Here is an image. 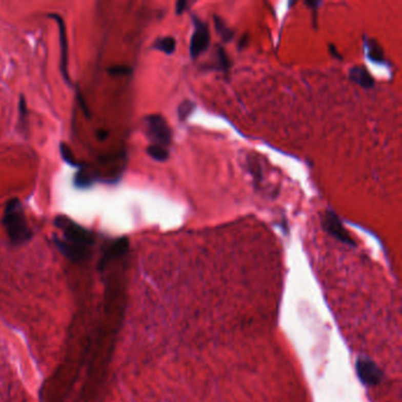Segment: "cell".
Returning <instances> with one entry per match:
<instances>
[{
  "label": "cell",
  "mask_w": 402,
  "mask_h": 402,
  "mask_svg": "<svg viewBox=\"0 0 402 402\" xmlns=\"http://www.w3.org/2000/svg\"><path fill=\"white\" fill-rule=\"evenodd\" d=\"M2 223L13 244L25 243L32 237V231L27 224L23 206L18 198H13L7 202Z\"/></svg>",
  "instance_id": "6da1fadb"
},
{
  "label": "cell",
  "mask_w": 402,
  "mask_h": 402,
  "mask_svg": "<svg viewBox=\"0 0 402 402\" xmlns=\"http://www.w3.org/2000/svg\"><path fill=\"white\" fill-rule=\"evenodd\" d=\"M56 226L63 230L65 241L77 244L82 247H90L93 243V235L88 229L83 228L79 224L73 222L65 216H59L56 218Z\"/></svg>",
  "instance_id": "7a4b0ae2"
},
{
  "label": "cell",
  "mask_w": 402,
  "mask_h": 402,
  "mask_svg": "<svg viewBox=\"0 0 402 402\" xmlns=\"http://www.w3.org/2000/svg\"><path fill=\"white\" fill-rule=\"evenodd\" d=\"M145 125L149 138L156 145L165 148L171 143V129L163 117L159 115L149 116L145 119Z\"/></svg>",
  "instance_id": "3957f363"
},
{
  "label": "cell",
  "mask_w": 402,
  "mask_h": 402,
  "mask_svg": "<svg viewBox=\"0 0 402 402\" xmlns=\"http://www.w3.org/2000/svg\"><path fill=\"white\" fill-rule=\"evenodd\" d=\"M322 226L325 228V230L335 237L338 241L349 246L355 247V241L352 238V236L349 235V232L344 228V224L338 218V216L335 214L334 211H327L325 214V217L322 220Z\"/></svg>",
  "instance_id": "277c9868"
},
{
  "label": "cell",
  "mask_w": 402,
  "mask_h": 402,
  "mask_svg": "<svg viewBox=\"0 0 402 402\" xmlns=\"http://www.w3.org/2000/svg\"><path fill=\"white\" fill-rule=\"evenodd\" d=\"M356 372L358 379L367 386L379 385L384 377V374L376 364L365 356L358 357L356 360Z\"/></svg>",
  "instance_id": "5b68a950"
},
{
  "label": "cell",
  "mask_w": 402,
  "mask_h": 402,
  "mask_svg": "<svg viewBox=\"0 0 402 402\" xmlns=\"http://www.w3.org/2000/svg\"><path fill=\"white\" fill-rule=\"evenodd\" d=\"M58 24L59 27V45H61V71L65 82L70 84V73H69V45H68V31H66L65 22L61 15L56 13L49 14Z\"/></svg>",
  "instance_id": "8992f818"
},
{
  "label": "cell",
  "mask_w": 402,
  "mask_h": 402,
  "mask_svg": "<svg viewBox=\"0 0 402 402\" xmlns=\"http://www.w3.org/2000/svg\"><path fill=\"white\" fill-rule=\"evenodd\" d=\"M194 24L195 31L190 42V54L195 59L208 49L209 43H210V33H209L207 24L200 22L198 18H194Z\"/></svg>",
  "instance_id": "52a82bcc"
},
{
  "label": "cell",
  "mask_w": 402,
  "mask_h": 402,
  "mask_svg": "<svg viewBox=\"0 0 402 402\" xmlns=\"http://www.w3.org/2000/svg\"><path fill=\"white\" fill-rule=\"evenodd\" d=\"M56 242V246L58 247V249L64 254L65 257H68L69 259L73 262H83L85 261L86 258L89 257L90 251L88 250L86 247L77 246V244L66 242L65 239H54Z\"/></svg>",
  "instance_id": "ba28073f"
},
{
  "label": "cell",
  "mask_w": 402,
  "mask_h": 402,
  "mask_svg": "<svg viewBox=\"0 0 402 402\" xmlns=\"http://www.w3.org/2000/svg\"><path fill=\"white\" fill-rule=\"evenodd\" d=\"M129 250V239L127 237L118 238L117 241L113 242L111 246L108 248V250L105 251L103 257H102L99 262V269H103L105 266H108L110 262L113 259H117L122 257V256L127 254Z\"/></svg>",
  "instance_id": "9c48e42d"
},
{
  "label": "cell",
  "mask_w": 402,
  "mask_h": 402,
  "mask_svg": "<svg viewBox=\"0 0 402 402\" xmlns=\"http://www.w3.org/2000/svg\"><path fill=\"white\" fill-rule=\"evenodd\" d=\"M349 78L365 89H372L374 88V84H375V81H374L372 74L368 72V70L365 66L361 65L354 66L349 71Z\"/></svg>",
  "instance_id": "30bf717a"
},
{
  "label": "cell",
  "mask_w": 402,
  "mask_h": 402,
  "mask_svg": "<svg viewBox=\"0 0 402 402\" xmlns=\"http://www.w3.org/2000/svg\"><path fill=\"white\" fill-rule=\"evenodd\" d=\"M156 50H159L167 54H172L176 50V41L172 37H164L157 39L153 44Z\"/></svg>",
  "instance_id": "8fae6325"
},
{
  "label": "cell",
  "mask_w": 402,
  "mask_h": 402,
  "mask_svg": "<svg viewBox=\"0 0 402 402\" xmlns=\"http://www.w3.org/2000/svg\"><path fill=\"white\" fill-rule=\"evenodd\" d=\"M367 47H368V56L373 62L384 63L385 61L384 51H382V47L380 46L379 43L374 41V39H370V41L367 42Z\"/></svg>",
  "instance_id": "7c38bea8"
},
{
  "label": "cell",
  "mask_w": 402,
  "mask_h": 402,
  "mask_svg": "<svg viewBox=\"0 0 402 402\" xmlns=\"http://www.w3.org/2000/svg\"><path fill=\"white\" fill-rule=\"evenodd\" d=\"M215 27L224 42H230L234 38V31L230 30L223 19L217 15H215Z\"/></svg>",
  "instance_id": "4fadbf2b"
},
{
  "label": "cell",
  "mask_w": 402,
  "mask_h": 402,
  "mask_svg": "<svg viewBox=\"0 0 402 402\" xmlns=\"http://www.w3.org/2000/svg\"><path fill=\"white\" fill-rule=\"evenodd\" d=\"M148 155L153 158L155 160L158 162H164L168 159L169 157V151L164 147H160V145L152 144L147 149Z\"/></svg>",
  "instance_id": "5bb4252c"
},
{
  "label": "cell",
  "mask_w": 402,
  "mask_h": 402,
  "mask_svg": "<svg viewBox=\"0 0 402 402\" xmlns=\"http://www.w3.org/2000/svg\"><path fill=\"white\" fill-rule=\"evenodd\" d=\"M195 109V104L192 103L191 100H184L180 103V105L178 106V110H177V112H178V118L180 120H185L187 118L191 115L192 111H194Z\"/></svg>",
  "instance_id": "9a60e30c"
},
{
  "label": "cell",
  "mask_w": 402,
  "mask_h": 402,
  "mask_svg": "<svg viewBox=\"0 0 402 402\" xmlns=\"http://www.w3.org/2000/svg\"><path fill=\"white\" fill-rule=\"evenodd\" d=\"M93 179L88 172L81 170L76 176V185L78 188H89L92 184Z\"/></svg>",
  "instance_id": "2e32d148"
},
{
  "label": "cell",
  "mask_w": 402,
  "mask_h": 402,
  "mask_svg": "<svg viewBox=\"0 0 402 402\" xmlns=\"http://www.w3.org/2000/svg\"><path fill=\"white\" fill-rule=\"evenodd\" d=\"M216 57H217V66H218L219 70H227V69L230 68L229 58H228L226 51H224L220 46H218L217 54H216Z\"/></svg>",
  "instance_id": "e0dca14e"
},
{
  "label": "cell",
  "mask_w": 402,
  "mask_h": 402,
  "mask_svg": "<svg viewBox=\"0 0 402 402\" xmlns=\"http://www.w3.org/2000/svg\"><path fill=\"white\" fill-rule=\"evenodd\" d=\"M61 153H62V157H63V158H64V160L66 162V163L73 165V167H78L77 160L74 159L72 152H71V150H70V148L68 147V145L61 144Z\"/></svg>",
  "instance_id": "ac0fdd59"
},
{
  "label": "cell",
  "mask_w": 402,
  "mask_h": 402,
  "mask_svg": "<svg viewBox=\"0 0 402 402\" xmlns=\"http://www.w3.org/2000/svg\"><path fill=\"white\" fill-rule=\"evenodd\" d=\"M109 72L111 74H116V76H122V74H128L131 72L128 66H113L109 70Z\"/></svg>",
  "instance_id": "d6986e66"
},
{
  "label": "cell",
  "mask_w": 402,
  "mask_h": 402,
  "mask_svg": "<svg viewBox=\"0 0 402 402\" xmlns=\"http://www.w3.org/2000/svg\"><path fill=\"white\" fill-rule=\"evenodd\" d=\"M188 7V2L187 0H179V2L176 3V13L177 14H182L183 12L187 10Z\"/></svg>",
  "instance_id": "ffe728a7"
},
{
  "label": "cell",
  "mask_w": 402,
  "mask_h": 402,
  "mask_svg": "<svg viewBox=\"0 0 402 402\" xmlns=\"http://www.w3.org/2000/svg\"><path fill=\"white\" fill-rule=\"evenodd\" d=\"M329 50H330V52L333 53V56L335 57V58H338V59H342V57H341V54H338V52L336 51V47H334L333 45H330V47H329Z\"/></svg>",
  "instance_id": "44dd1931"
},
{
  "label": "cell",
  "mask_w": 402,
  "mask_h": 402,
  "mask_svg": "<svg viewBox=\"0 0 402 402\" xmlns=\"http://www.w3.org/2000/svg\"><path fill=\"white\" fill-rule=\"evenodd\" d=\"M248 41H249V38H248V34H246L244 35V37L241 39V42H239V49H242V47H244L246 46V44L248 43Z\"/></svg>",
  "instance_id": "7402d4cb"
}]
</instances>
